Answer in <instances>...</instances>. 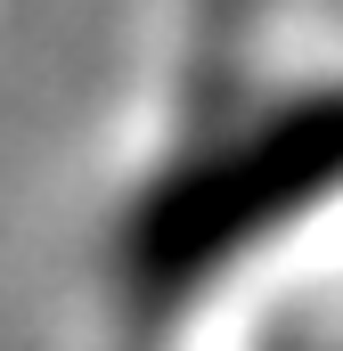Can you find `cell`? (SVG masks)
Listing matches in <instances>:
<instances>
[{"instance_id": "6da1fadb", "label": "cell", "mask_w": 343, "mask_h": 351, "mask_svg": "<svg viewBox=\"0 0 343 351\" xmlns=\"http://www.w3.org/2000/svg\"><path fill=\"white\" fill-rule=\"evenodd\" d=\"M343 254V25L172 0L147 98L82 213L90 351H237Z\"/></svg>"}]
</instances>
